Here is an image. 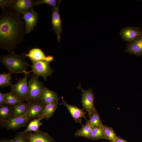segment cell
Instances as JSON below:
<instances>
[{
  "instance_id": "5bb4252c",
  "label": "cell",
  "mask_w": 142,
  "mask_h": 142,
  "mask_svg": "<svg viewBox=\"0 0 142 142\" xmlns=\"http://www.w3.org/2000/svg\"><path fill=\"white\" fill-rule=\"evenodd\" d=\"M59 99L56 92L44 86L38 100L45 106L50 103L58 101Z\"/></svg>"
},
{
  "instance_id": "7c38bea8",
  "label": "cell",
  "mask_w": 142,
  "mask_h": 142,
  "mask_svg": "<svg viewBox=\"0 0 142 142\" xmlns=\"http://www.w3.org/2000/svg\"><path fill=\"white\" fill-rule=\"evenodd\" d=\"M125 51L136 57L142 56V35L135 38L126 44Z\"/></svg>"
},
{
  "instance_id": "83f0119b",
  "label": "cell",
  "mask_w": 142,
  "mask_h": 142,
  "mask_svg": "<svg viewBox=\"0 0 142 142\" xmlns=\"http://www.w3.org/2000/svg\"><path fill=\"white\" fill-rule=\"evenodd\" d=\"M12 140L13 142H30L27 133H24L22 131L16 133Z\"/></svg>"
},
{
  "instance_id": "d4e9b609",
  "label": "cell",
  "mask_w": 142,
  "mask_h": 142,
  "mask_svg": "<svg viewBox=\"0 0 142 142\" xmlns=\"http://www.w3.org/2000/svg\"><path fill=\"white\" fill-rule=\"evenodd\" d=\"M102 126L93 128L91 135L90 139L92 140L100 139H106L103 128Z\"/></svg>"
},
{
  "instance_id": "9a60e30c",
  "label": "cell",
  "mask_w": 142,
  "mask_h": 142,
  "mask_svg": "<svg viewBox=\"0 0 142 142\" xmlns=\"http://www.w3.org/2000/svg\"><path fill=\"white\" fill-rule=\"evenodd\" d=\"M35 7V1L34 0H13L11 7L22 13Z\"/></svg>"
},
{
  "instance_id": "2e32d148",
  "label": "cell",
  "mask_w": 142,
  "mask_h": 142,
  "mask_svg": "<svg viewBox=\"0 0 142 142\" xmlns=\"http://www.w3.org/2000/svg\"><path fill=\"white\" fill-rule=\"evenodd\" d=\"M25 57L29 58L31 61L45 60L51 62L54 59L51 55L46 56L40 49L34 48L30 50L28 54H25Z\"/></svg>"
},
{
  "instance_id": "d6a6232c",
  "label": "cell",
  "mask_w": 142,
  "mask_h": 142,
  "mask_svg": "<svg viewBox=\"0 0 142 142\" xmlns=\"http://www.w3.org/2000/svg\"><path fill=\"white\" fill-rule=\"evenodd\" d=\"M0 142H13L12 139H9L5 138H1Z\"/></svg>"
},
{
  "instance_id": "30bf717a",
  "label": "cell",
  "mask_w": 142,
  "mask_h": 142,
  "mask_svg": "<svg viewBox=\"0 0 142 142\" xmlns=\"http://www.w3.org/2000/svg\"><path fill=\"white\" fill-rule=\"evenodd\" d=\"M21 13L25 23L26 34H28L32 32L37 25L38 14L34 8Z\"/></svg>"
},
{
  "instance_id": "44dd1931",
  "label": "cell",
  "mask_w": 142,
  "mask_h": 142,
  "mask_svg": "<svg viewBox=\"0 0 142 142\" xmlns=\"http://www.w3.org/2000/svg\"><path fill=\"white\" fill-rule=\"evenodd\" d=\"M58 101L48 104L45 106L43 116L48 120L52 117L57 108Z\"/></svg>"
},
{
  "instance_id": "cb8c5ba5",
  "label": "cell",
  "mask_w": 142,
  "mask_h": 142,
  "mask_svg": "<svg viewBox=\"0 0 142 142\" xmlns=\"http://www.w3.org/2000/svg\"><path fill=\"white\" fill-rule=\"evenodd\" d=\"M4 104L12 106L19 103L24 102L11 92L4 93Z\"/></svg>"
},
{
  "instance_id": "1f68e13d",
  "label": "cell",
  "mask_w": 142,
  "mask_h": 142,
  "mask_svg": "<svg viewBox=\"0 0 142 142\" xmlns=\"http://www.w3.org/2000/svg\"><path fill=\"white\" fill-rule=\"evenodd\" d=\"M115 142H128L126 140L121 138V137L118 136L116 139Z\"/></svg>"
},
{
  "instance_id": "ba28073f",
  "label": "cell",
  "mask_w": 142,
  "mask_h": 142,
  "mask_svg": "<svg viewBox=\"0 0 142 142\" xmlns=\"http://www.w3.org/2000/svg\"><path fill=\"white\" fill-rule=\"evenodd\" d=\"M30 121L24 115L11 117L2 124L8 129L16 130L26 126Z\"/></svg>"
},
{
  "instance_id": "5b68a950",
  "label": "cell",
  "mask_w": 142,
  "mask_h": 142,
  "mask_svg": "<svg viewBox=\"0 0 142 142\" xmlns=\"http://www.w3.org/2000/svg\"><path fill=\"white\" fill-rule=\"evenodd\" d=\"M32 64L31 65L32 70L30 72H32L34 74L41 76L45 81L47 80V77L53 73V70L50 67V62L45 60L32 61Z\"/></svg>"
},
{
  "instance_id": "8992f818",
  "label": "cell",
  "mask_w": 142,
  "mask_h": 142,
  "mask_svg": "<svg viewBox=\"0 0 142 142\" xmlns=\"http://www.w3.org/2000/svg\"><path fill=\"white\" fill-rule=\"evenodd\" d=\"M78 88L81 89V103L83 107L88 114L89 118L91 117L95 107L94 106V93L92 89L89 88L87 90L83 89L80 86V83Z\"/></svg>"
},
{
  "instance_id": "3957f363",
  "label": "cell",
  "mask_w": 142,
  "mask_h": 142,
  "mask_svg": "<svg viewBox=\"0 0 142 142\" xmlns=\"http://www.w3.org/2000/svg\"><path fill=\"white\" fill-rule=\"evenodd\" d=\"M38 78V76L32 74L28 81L27 102L38 100L40 97L44 86V83L40 81Z\"/></svg>"
},
{
  "instance_id": "52a82bcc",
  "label": "cell",
  "mask_w": 142,
  "mask_h": 142,
  "mask_svg": "<svg viewBox=\"0 0 142 142\" xmlns=\"http://www.w3.org/2000/svg\"><path fill=\"white\" fill-rule=\"evenodd\" d=\"M45 105L39 100L28 102L25 115L30 120L43 116Z\"/></svg>"
},
{
  "instance_id": "7a4b0ae2",
  "label": "cell",
  "mask_w": 142,
  "mask_h": 142,
  "mask_svg": "<svg viewBox=\"0 0 142 142\" xmlns=\"http://www.w3.org/2000/svg\"><path fill=\"white\" fill-rule=\"evenodd\" d=\"M25 54L23 53L17 54L14 52L1 55L0 61L10 74L27 73L30 66L25 59Z\"/></svg>"
},
{
  "instance_id": "4dcf8cb0",
  "label": "cell",
  "mask_w": 142,
  "mask_h": 142,
  "mask_svg": "<svg viewBox=\"0 0 142 142\" xmlns=\"http://www.w3.org/2000/svg\"><path fill=\"white\" fill-rule=\"evenodd\" d=\"M4 93L0 92V105L4 104Z\"/></svg>"
},
{
  "instance_id": "f1b7e54d",
  "label": "cell",
  "mask_w": 142,
  "mask_h": 142,
  "mask_svg": "<svg viewBox=\"0 0 142 142\" xmlns=\"http://www.w3.org/2000/svg\"><path fill=\"white\" fill-rule=\"evenodd\" d=\"M58 3V1L55 0H36L35 1L36 6L43 4H46L52 7H56Z\"/></svg>"
},
{
  "instance_id": "484cf974",
  "label": "cell",
  "mask_w": 142,
  "mask_h": 142,
  "mask_svg": "<svg viewBox=\"0 0 142 142\" xmlns=\"http://www.w3.org/2000/svg\"><path fill=\"white\" fill-rule=\"evenodd\" d=\"M103 128L106 139L111 142H115L118 137L112 127L104 125Z\"/></svg>"
},
{
  "instance_id": "4fadbf2b",
  "label": "cell",
  "mask_w": 142,
  "mask_h": 142,
  "mask_svg": "<svg viewBox=\"0 0 142 142\" xmlns=\"http://www.w3.org/2000/svg\"><path fill=\"white\" fill-rule=\"evenodd\" d=\"M122 39L128 42L134 40L136 37L142 35V29L133 26H127L123 28L120 32Z\"/></svg>"
},
{
  "instance_id": "9c48e42d",
  "label": "cell",
  "mask_w": 142,
  "mask_h": 142,
  "mask_svg": "<svg viewBox=\"0 0 142 142\" xmlns=\"http://www.w3.org/2000/svg\"><path fill=\"white\" fill-rule=\"evenodd\" d=\"M61 1L58 0L57 6L52 9L51 22L52 29L55 32L58 42L60 40L61 33L63 30L61 19L60 15L59 8Z\"/></svg>"
},
{
  "instance_id": "4316f807",
  "label": "cell",
  "mask_w": 142,
  "mask_h": 142,
  "mask_svg": "<svg viewBox=\"0 0 142 142\" xmlns=\"http://www.w3.org/2000/svg\"><path fill=\"white\" fill-rule=\"evenodd\" d=\"M12 77L9 73H4L0 74V87L4 88L12 84L11 80Z\"/></svg>"
},
{
  "instance_id": "6da1fadb",
  "label": "cell",
  "mask_w": 142,
  "mask_h": 142,
  "mask_svg": "<svg viewBox=\"0 0 142 142\" xmlns=\"http://www.w3.org/2000/svg\"><path fill=\"white\" fill-rule=\"evenodd\" d=\"M0 16V48L9 53H14L26 34L22 14L12 7L2 8Z\"/></svg>"
},
{
  "instance_id": "8fae6325",
  "label": "cell",
  "mask_w": 142,
  "mask_h": 142,
  "mask_svg": "<svg viewBox=\"0 0 142 142\" xmlns=\"http://www.w3.org/2000/svg\"><path fill=\"white\" fill-rule=\"evenodd\" d=\"M61 98L62 102L59 105H64L67 107L75 123H80L82 125V118H85L86 121L87 120L85 115L87 112L84 111L83 108L81 109L75 106L69 105L64 100L63 97H61Z\"/></svg>"
},
{
  "instance_id": "ac0fdd59",
  "label": "cell",
  "mask_w": 142,
  "mask_h": 142,
  "mask_svg": "<svg viewBox=\"0 0 142 142\" xmlns=\"http://www.w3.org/2000/svg\"><path fill=\"white\" fill-rule=\"evenodd\" d=\"M28 102H21L11 106V117L24 115L26 113Z\"/></svg>"
},
{
  "instance_id": "603a6c76",
  "label": "cell",
  "mask_w": 142,
  "mask_h": 142,
  "mask_svg": "<svg viewBox=\"0 0 142 142\" xmlns=\"http://www.w3.org/2000/svg\"><path fill=\"white\" fill-rule=\"evenodd\" d=\"M11 117V106L3 104L0 105V121L1 124Z\"/></svg>"
},
{
  "instance_id": "d6986e66",
  "label": "cell",
  "mask_w": 142,
  "mask_h": 142,
  "mask_svg": "<svg viewBox=\"0 0 142 142\" xmlns=\"http://www.w3.org/2000/svg\"><path fill=\"white\" fill-rule=\"evenodd\" d=\"M44 118L43 116H42L38 118L30 120L27 126V128L22 132L26 133L31 131H33L34 133L39 131L40 130L39 127L43 124L40 121Z\"/></svg>"
},
{
  "instance_id": "f546056e",
  "label": "cell",
  "mask_w": 142,
  "mask_h": 142,
  "mask_svg": "<svg viewBox=\"0 0 142 142\" xmlns=\"http://www.w3.org/2000/svg\"><path fill=\"white\" fill-rule=\"evenodd\" d=\"M13 1V0H0V6L2 8L11 7Z\"/></svg>"
},
{
  "instance_id": "e0dca14e",
  "label": "cell",
  "mask_w": 142,
  "mask_h": 142,
  "mask_svg": "<svg viewBox=\"0 0 142 142\" xmlns=\"http://www.w3.org/2000/svg\"><path fill=\"white\" fill-rule=\"evenodd\" d=\"M27 134L30 142H55L48 133L40 130L34 133L30 132Z\"/></svg>"
},
{
  "instance_id": "ffe728a7",
  "label": "cell",
  "mask_w": 142,
  "mask_h": 142,
  "mask_svg": "<svg viewBox=\"0 0 142 142\" xmlns=\"http://www.w3.org/2000/svg\"><path fill=\"white\" fill-rule=\"evenodd\" d=\"M82 125L81 128L78 130L75 133V136L82 137L87 139H90L93 127L86 124Z\"/></svg>"
},
{
  "instance_id": "7402d4cb",
  "label": "cell",
  "mask_w": 142,
  "mask_h": 142,
  "mask_svg": "<svg viewBox=\"0 0 142 142\" xmlns=\"http://www.w3.org/2000/svg\"><path fill=\"white\" fill-rule=\"evenodd\" d=\"M85 124L91 125L93 128L102 126L103 125L99 115L95 108L91 117L89 120L86 121Z\"/></svg>"
},
{
  "instance_id": "277c9868",
  "label": "cell",
  "mask_w": 142,
  "mask_h": 142,
  "mask_svg": "<svg viewBox=\"0 0 142 142\" xmlns=\"http://www.w3.org/2000/svg\"><path fill=\"white\" fill-rule=\"evenodd\" d=\"M30 73L29 71L27 72L24 74L23 78H19L16 83L12 84L10 86L11 92L24 102H27V94L28 88L27 79L30 75Z\"/></svg>"
}]
</instances>
